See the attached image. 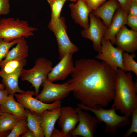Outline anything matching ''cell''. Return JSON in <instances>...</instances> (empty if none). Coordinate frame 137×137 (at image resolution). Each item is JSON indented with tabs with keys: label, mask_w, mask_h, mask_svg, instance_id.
Instances as JSON below:
<instances>
[{
	"label": "cell",
	"mask_w": 137,
	"mask_h": 137,
	"mask_svg": "<svg viewBox=\"0 0 137 137\" xmlns=\"http://www.w3.org/2000/svg\"><path fill=\"white\" fill-rule=\"evenodd\" d=\"M68 81L75 98L86 106L106 107L113 100L117 72L104 62L81 59L76 61Z\"/></svg>",
	"instance_id": "obj_1"
},
{
	"label": "cell",
	"mask_w": 137,
	"mask_h": 137,
	"mask_svg": "<svg viewBox=\"0 0 137 137\" xmlns=\"http://www.w3.org/2000/svg\"><path fill=\"white\" fill-rule=\"evenodd\" d=\"M137 83L130 72L118 68L115 82L113 103L111 108L128 117L137 108Z\"/></svg>",
	"instance_id": "obj_2"
},
{
	"label": "cell",
	"mask_w": 137,
	"mask_h": 137,
	"mask_svg": "<svg viewBox=\"0 0 137 137\" xmlns=\"http://www.w3.org/2000/svg\"><path fill=\"white\" fill-rule=\"evenodd\" d=\"M77 106L81 110L89 111L94 113L98 124L104 123L105 125V133L115 135L119 128L130 124L131 119L129 117L125 115H118L116 113L114 108L105 109L102 106L98 105L91 108L81 103L78 104Z\"/></svg>",
	"instance_id": "obj_3"
},
{
	"label": "cell",
	"mask_w": 137,
	"mask_h": 137,
	"mask_svg": "<svg viewBox=\"0 0 137 137\" xmlns=\"http://www.w3.org/2000/svg\"><path fill=\"white\" fill-rule=\"evenodd\" d=\"M37 30L29 26L27 21L18 18H3L0 19V38L5 42H10L24 37L25 38L34 35Z\"/></svg>",
	"instance_id": "obj_4"
},
{
	"label": "cell",
	"mask_w": 137,
	"mask_h": 137,
	"mask_svg": "<svg viewBox=\"0 0 137 137\" xmlns=\"http://www.w3.org/2000/svg\"><path fill=\"white\" fill-rule=\"evenodd\" d=\"M53 62L44 57L37 59L31 68L22 71L20 78L22 81L31 83L35 89V95L39 93L40 86L47 79L48 75L52 68Z\"/></svg>",
	"instance_id": "obj_5"
},
{
	"label": "cell",
	"mask_w": 137,
	"mask_h": 137,
	"mask_svg": "<svg viewBox=\"0 0 137 137\" xmlns=\"http://www.w3.org/2000/svg\"><path fill=\"white\" fill-rule=\"evenodd\" d=\"M48 27L56 37L60 60L67 53L74 54L78 51V47L71 42L67 35L64 17H60L54 21H50Z\"/></svg>",
	"instance_id": "obj_6"
},
{
	"label": "cell",
	"mask_w": 137,
	"mask_h": 137,
	"mask_svg": "<svg viewBox=\"0 0 137 137\" xmlns=\"http://www.w3.org/2000/svg\"><path fill=\"white\" fill-rule=\"evenodd\" d=\"M41 86L43 87L42 90L35 98L46 103L60 100L66 97L72 90L68 81L61 84H55L47 79Z\"/></svg>",
	"instance_id": "obj_7"
},
{
	"label": "cell",
	"mask_w": 137,
	"mask_h": 137,
	"mask_svg": "<svg viewBox=\"0 0 137 137\" xmlns=\"http://www.w3.org/2000/svg\"><path fill=\"white\" fill-rule=\"evenodd\" d=\"M101 44L100 52L95 58L104 62L116 72L118 68L124 71L123 65V52L117 47H114L110 40L104 38Z\"/></svg>",
	"instance_id": "obj_8"
},
{
	"label": "cell",
	"mask_w": 137,
	"mask_h": 137,
	"mask_svg": "<svg viewBox=\"0 0 137 137\" xmlns=\"http://www.w3.org/2000/svg\"><path fill=\"white\" fill-rule=\"evenodd\" d=\"M34 95H35L34 91L28 90L23 93H16L14 95L17 101L22 104L25 108L40 116L46 110H52L61 107L62 101L60 100L51 104L46 103L33 97Z\"/></svg>",
	"instance_id": "obj_9"
},
{
	"label": "cell",
	"mask_w": 137,
	"mask_h": 137,
	"mask_svg": "<svg viewBox=\"0 0 137 137\" xmlns=\"http://www.w3.org/2000/svg\"><path fill=\"white\" fill-rule=\"evenodd\" d=\"M89 16V26L88 28L82 30L81 34L83 38L92 41L93 49L99 53L101 50V41L108 27L100 18L95 16L92 12L90 13Z\"/></svg>",
	"instance_id": "obj_10"
},
{
	"label": "cell",
	"mask_w": 137,
	"mask_h": 137,
	"mask_svg": "<svg viewBox=\"0 0 137 137\" xmlns=\"http://www.w3.org/2000/svg\"><path fill=\"white\" fill-rule=\"evenodd\" d=\"M75 109L79 116V123L76 128L70 132L69 134L74 137H94L98 124L96 117L83 111L78 107Z\"/></svg>",
	"instance_id": "obj_11"
},
{
	"label": "cell",
	"mask_w": 137,
	"mask_h": 137,
	"mask_svg": "<svg viewBox=\"0 0 137 137\" xmlns=\"http://www.w3.org/2000/svg\"><path fill=\"white\" fill-rule=\"evenodd\" d=\"M73 53H66L55 66L52 67L48 74L47 79L52 82L64 80L73 71L74 64L73 60Z\"/></svg>",
	"instance_id": "obj_12"
},
{
	"label": "cell",
	"mask_w": 137,
	"mask_h": 137,
	"mask_svg": "<svg viewBox=\"0 0 137 137\" xmlns=\"http://www.w3.org/2000/svg\"><path fill=\"white\" fill-rule=\"evenodd\" d=\"M115 44L123 52L134 53L137 50V31L124 25L116 35Z\"/></svg>",
	"instance_id": "obj_13"
},
{
	"label": "cell",
	"mask_w": 137,
	"mask_h": 137,
	"mask_svg": "<svg viewBox=\"0 0 137 137\" xmlns=\"http://www.w3.org/2000/svg\"><path fill=\"white\" fill-rule=\"evenodd\" d=\"M58 124L64 133L69 134L79 122V117L75 109L70 106L61 107V113Z\"/></svg>",
	"instance_id": "obj_14"
},
{
	"label": "cell",
	"mask_w": 137,
	"mask_h": 137,
	"mask_svg": "<svg viewBox=\"0 0 137 137\" xmlns=\"http://www.w3.org/2000/svg\"><path fill=\"white\" fill-rule=\"evenodd\" d=\"M128 14L121 7L117 9L113 17L111 23L106 30L104 38L115 44V36L122 28L127 24Z\"/></svg>",
	"instance_id": "obj_15"
},
{
	"label": "cell",
	"mask_w": 137,
	"mask_h": 137,
	"mask_svg": "<svg viewBox=\"0 0 137 137\" xmlns=\"http://www.w3.org/2000/svg\"><path fill=\"white\" fill-rule=\"evenodd\" d=\"M72 17L75 22L84 29L89 25L88 17L91 11L84 0H78L76 3L69 5Z\"/></svg>",
	"instance_id": "obj_16"
},
{
	"label": "cell",
	"mask_w": 137,
	"mask_h": 137,
	"mask_svg": "<svg viewBox=\"0 0 137 137\" xmlns=\"http://www.w3.org/2000/svg\"><path fill=\"white\" fill-rule=\"evenodd\" d=\"M120 7L116 0H108L92 12L95 16L101 19L104 24L108 28L115 12Z\"/></svg>",
	"instance_id": "obj_17"
},
{
	"label": "cell",
	"mask_w": 137,
	"mask_h": 137,
	"mask_svg": "<svg viewBox=\"0 0 137 137\" xmlns=\"http://www.w3.org/2000/svg\"><path fill=\"white\" fill-rule=\"evenodd\" d=\"M61 113V107L55 108L52 110H46L41 115L42 127L45 137H51L56 122L58 119Z\"/></svg>",
	"instance_id": "obj_18"
},
{
	"label": "cell",
	"mask_w": 137,
	"mask_h": 137,
	"mask_svg": "<svg viewBox=\"0 0 137 137\" xmlns=\"http://www.w3.org/2000/svg\"><path fill=\"white\" fill-rule=\"evenodd\" d=\"M14 96L9 94L6 99L1 104L2 112L9 113L21 118H26L25 108L22 104L15 100Z\"/></svg>",
	"instance_id": "obj_19"
},
{
	"label": "cell",
	"mask_w": 137,
	"mask_h": 137,
	"mask_svg": "<svg viewBox=\"0 0 137 137\" xmlns=\"http://www.w3.org/2000/svg\"><path fill=\"white\" fill-rule=\"evenodd\" d=\"M25 38H21L16 43V46L9 50L7 54L0 64V67L2 68L4 64L9 61L16 59H26L28 56V46Z\"/></svg>",
	"instance_id": "obj_20"
},
{
	"label": "cell",
	"mask_w": 137,
	"mask_h": 137,
	"mask_svg": "<svg viewBox=\"0 0 137 137\" xmlns=\"http://www.w3.org/2000/svg\"><path fill=\"white\" fill-rule=\"evenodd\" d=\"M23 68L11 74H0V76L2 78V83L9 94L14 95L16 93H22L25 92L20 88L18 84L19 78Z\"/></svg>",
	"instance_id": "obj_21"
},
{
	"label": "cell",
	"mask_w": 137,
	"mask_h": 137,
	"mask_svg": "<svg viewBox=\"0 0 137 137\" xmlns=\"http://www.w3.org/2000/svg\"><path fill=\"white\" fill-rule=\"evenodd\" d=\"M28 128L34 133L35 137H44V135L41 126V118L35 113L25 108Z\"/></svg>",
	"instance_id": "obj_22"
},
{
	"label": "cell",
	"mask_w": 137,
	"mask_h": 137,
	"mask_svg": "<svg viewBox=\"0 0 137 137\" xmlns=\"http://www.w3.org/2000/svg\"><path fill=\"white\" fill-rule=\"evenodd\" d=\"M27 61L26 58L9 61L1 68L0 74H10L22 69L26 65Z\"/></svg>",
	"instance_id": "obj_23"
},
{
	"label": "cell",
	"mask_w": 137,
	"mask_h": 137,
	"mask_svg": "<svg viewBox=\"0 0 137 137\" xmlns=\"http://www.w3.org/2000/svg\"><path fill=\"white\" fill-rule=\"evenodd\" d=\"M0 131H6L11 130L21 118L9 113L2 112L0 115Z\"/></svg>",
	"instance_id": "obj_24"
},
{
	"label": "cell",
	"mask_w": 137,
	"mask_h": 137,
	"mask_svg": "<svg viewBox=\"0 0 137 137\" xmlns=\"http://www.w3.org/2000/svg\"><path fill=\"white\" fill-rule=\"evenodd\" d=\"M136 57L134 53L129 54L123 52V65L125 72H132L137 76V63L134 59Z\"/></svg>",
	"instance_id": "obj_25"
},
{
	"label": "cell",
	"mask_w": 137,
	"mask_h": 137,
	"mask_svg": "<svg viewBox=\"0 0 137 137\" xmlns=\"http://www.w3.org/2000/svg\"><path fill=\"white\" fill-rule=\"evenodd\" d=\"M51 8V21H54L60 18L61 12L66 0H47Z\"/></svg>",
	"instance_id": "obj_26"
},
{
	"label": "cell",
	"mask_w": 137,
	"mask_h": 137,
	"mask_svg": "<svg viewBox=\"0 0 137 137\" xmlns=\"http://www.w3.org/2000/svg\"><path fill=\"white\" fill-rule=\"evenodd\" d=\"M28 128L26 118L20 119L17 122L6 137H19L25 132Z\"/></svg>",
	"instance_id": "obj_27"
},
{
	"label": "cell",
	"mask_w": 137,
	"mask_h": 137,
	"mask_svg": "<svg viewBox=\"0 0 137 137\" xmlns=\"http://www.w3.org/2000/svg\"><path fill=\"white\" fill-rule=\"evenodd\" d=\"M20 39H16L10 42H7L0 38V64L3 58H5L7 56L10 48L16 44Z\"/></svg>",
	"instance_id": "obj_28"
},
{
	"label": "cell",
	"mask_w": 137,
	"mask_h": 137,
	"mask_svg": "<svg viewBox=\"0 0 137 137\" xmlns=\"http://www.w3.org/2000/svg\"><path fill=\"white\" fill-rule=\"evenodd\" d=\"M131 119V125L130 128L123 135L124 137H129L133 133H137V108L132 112Z\"/></svg>",
	"instance_id": "obj_29"
},
{
	"label": "cell",
	"mask_w": 137,
	"mask_h": 137,
	"mask_svg": "<svg viewBox=\"0 0 137 137\" xmlns=\"http://www.w3.org/2000/svg\"><path fill=\"white\" fill-rule=\"evenodd\" d=\"M92 12L102 4L106 0H84Z\"/></svg>",
	"instance_id": "obj_30"
},
{
	"label": "cell",
	"mask_w": 137,
	"mask_h": 137,
	"mask_svg": "<svg viewBox=\"0 0 137 137\" xmlns=\"http://www.w3.org/2000/svg\"><path fill=\"white\" fill-rule=\"evenodd\" d=\"M9 0H0V15H6L10 11Z\"/></svg>",
	"instance_id": "obj_31"
},
{
	"label": "cell",
	"mask_w": 137,
	"mask_h": 137,
	"mask_svg": "<svg viewBox=\"0 0 137 137\" xmlns=\"http://www.w3.org/2000/svg\"><path fill=\"white\" fill-rule=\"evenodd\" d=\"M127 24L132 30L137 31V16L128 14Z\"/></svg>",
	"instance_id": "obj_32"
},
{
	"label": "cell",
	"mask_w": 137,
	"mask_h": 137,
	"mask_svg": "<svg viewBox=\"0 0 137 137\" xmlns=\"http://www.w3.org/2000/svg\"><path fill=\"white\" fill-rule=\"evenodd\" d=\"M119 4L121 8L128 14L131 2V0H116Z\"/></svg>",
	"instance_id": "obj_33"
},
{
	"label": "cell",
	"mask_w": 137,
	"mask_h": 137,
	"mask_svg": "<svg viewBox=\"0 0 137 137\" xmlns=\"http://www.w3.org/2000/svg\"><path fill=\"white\" fill-rule=\"evenodd\" d=\"M71 136L70 134H66L63 133L59 129L54 128L51 134V137H70Z\"/></svg>",
	"instance_id": "obj_34"
},
{
	"label": "cell",
	"mask_w": 137,
	"mask_h": 137,
	"mask_svg": "<svg viewBox=\"0 0 137 137\" xmlns=\"http://www.w3.org/2000/svg\"><path fill=\"white\" fill-rule=\"evenodd\" d=\"M128 14L137 16V2H131Z\"/></svg>",
	"instance_id": "obj_35"
},
{
	"label": "cell",
	"mask_w": 137,
	"mask_h": 137,
	"mask_svg": "<svg viewBox=\"0 0 137 137\" xmlns=\"http://www.w3.org/2000/svg\"><path fill=\"white\" fill-rule=\"evenodd\" d=\"M9 95L7 91L5 89H0V104H1L6 99Z\"/></svg>",
	"instance_id": "obj_36"
},
{
	"label": "cell",
	"mask_w": 137,
	"mask_h": 137,
	"mask_svg": "<svg viewBox=\"0 0 137 137\" xmlns=\"http://www.w3.org/2000/svg\"><path fill=\"white\" fill-rule=\"evenodd\" d=\"M22 137H35L33 132L28 128L25 132L22 135Z\"/></svg>",
	"instance_id": "obj_37"
},
{
	"label": "cell",
	"mask_w": 137,
	"mask_h": 137,
	"mask_svg": "<svg viewBox=\"0 0 137 137\" xmlns=\"http://www.w3.org/2000/svg\"><path fill=\"white\" fill-rule=\"evenodd\" d=\"M9 131L2 132L0 131V137H6L10 132Z\"/></svg>",
	"instance_id": "obj_38"
},
{
	"label": "cell",
	"mask_w": 137,
	"mask_h": 137,
	"mask_svg": "<svg viewBox=\"0 0 137 137\" xmlns=\"http://www.w3.org/2000/svg\"><path fill=\"white\" fill-rule=\"evenodd\" d=\"M5 86L3 83H0V89L2 90L4 89Z\"/></svg>",
	"instance_id": "obj_39"
},
{
	"label": "cell",
	"mask_w": 137,
	"mask_h": 137,
	"mask_svg": "<svg viewBox=\"0 0 137 137\" xmlns=\"http://www.w3.org/2000/svg\"><path fill=\"white\" fill-rule=\"evenodd\" d=\"M66 0V1L68 0V1H70L72 2H76L78 0Z\"/></svg>",
	"instance_id": "obj_40"
},
{
	"label": "cell",
	"mask_w": 137,
	"mask_h": 137,
	"mask_svg": "<svg viewBox=\"0 0 137 137\" xmlns=\"http://www.w3.org/2000/svg\"><path fill=\"white\" fill-rule=\"evenodd\" d=\"M2 113V111L1 108V105L0 104V115Z\"/></svg>",
	"instance_id": "obj_41"
},
{
	"label": "cell",
	"mask_w": 137,
	"mask_h": 137,
	"mask_svg": "<svg viewBox=\"0 0 137 137\" xmlns=\"http://www.w3.org/2000/svg\"><path fill=\"white\" fill-rule=\"evenodd\" d=\"M131 2H137V0H131Z\"/></svg>",
	"instance_id": "obj_42"
},
{
	"label": "cell",
	"mask_w": 137,
	"mask_h": 137,
	"mask_svg": "<svg viewBox=\"0 0 137 137\" xmlns=\"http://www.w3.org/2000/svg\"><path fill=\"white\" fill-rule=\"evenodd\" d=\"M1 116L0 115V121H1Z\"/></svg>",
	"instance_id": "obj_43"
}]
</instances>
